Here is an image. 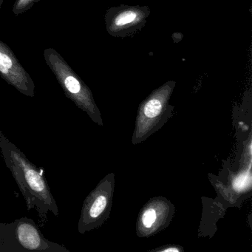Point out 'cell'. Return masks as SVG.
<instances>
[{
    "mask_svg": "<svg viewBox=\"0 0 252 252\" xmlns=\"http://www.w3.org/2000/svg\"><path fill=\"white\" fill-rule=\"evenodd\" d=\"M164 252H178V249L172 248V249H168L164 250Z\"/></svg>",
    "mask_w": 252,
    "mask_h": 252,
    "instance_id": "cell-6",
    "label": "cell"
},
{
    "mask_svg": "<svg viewBox=\"0 0 252 252\" xmlns=\"http://www.w3.org/2000/svg\"><path fill=\"white\" fill-rule=\"evenodd\" d=\"M33 0H19L18 5H17V8H23L26 7L28 4L30 3Z\"/></svg>",
    "mask_w": 252,
    "mask_h": 252,
    "instance_id": "cell-5",
    "label": "cell"
},
{
    "mask_svg": "<svg viewBox=\"0 0 252 252\" xmlns=\"http://www.w3.org/2000/svg\"><path fill=\"white\" fill-rule=\"evenodd\" d=\"M0 150L7 167L18 185L29 211L37 212L39 228L46 225L50 212L60 216V211L44 175L26 155L0 131Z\"/></svg>",
    "mask_w": 252,
    "mask_h": 252,
    "instance_id": "cell-1",
    "label": "cell"
},
{
    "mask_svg": "<svg viewBox=\"0 0 252 252\" xmlns=\"http://www.w3.org/2000/svg\"><path fill=\"white\" fill-rule=\"evenodd\" d=\"M150 13L148 6L122 5L112 7L105 14L107 32L113 37H132L146 26Z\"/></svg>",
    "mask_w": 252,
    "mask_h": 252,
    "instance_id": "cell-3",
    "label": "cell"
},
{
    "mask_svg": "<svg viewBox=\"0 0 252 252\" xmlns=\"http://www.w3.org/2000/svg\"><path fill=\"white\" fill-rule=\"evenodd\" d=\"M156 220V213L153 209H150L144 214L142 218L143 223L147 228L152 226Z\"/></svg>",
    "mask_w": 252,
    "mask_h": 252,
    "instance_id": "cell-4",
    "label": "cell"
},
{
    "mask_svg": "<svg viewBox=\"0 0 252 252\" xmlns=\"http://www.w3.org/2000/svg\"><path fill=\"white\" fill-rule=\"evenodd\" d=\"M70 252L63 246L45 238L39 225L23 217L11 222H0V252Z\"/></svg>",
    "mask_w": 252,
    "mask_h": 252,
    "instance_id": "cell-2",
    "label": "cell"
}]
</instances>
